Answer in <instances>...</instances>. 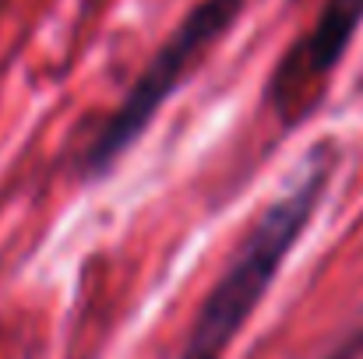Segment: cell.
Masks as SVG:
<instances>
[{
	"instance_id": "1",
	"label": "cell",
	"mask_w": 363,
	"mask_h": 359,
	"mask_svg": "<svg viewBox=\"0 0 363 359\" xmlns=\"http://www.w3.org/2000/svg\"><path fill=\"white\" fill-rule=\"evenodd\" d=\"M332 180V155L325 148H314L296 180L254 219L243 243L237 246L230 268L216 278L212 292L205 296L180 359H223L226 349L237 342L250 314L261 307L264 292L272 289L279 268L293 253V246L307 233V222L314 208L321 205Z\"/></svg>"
},
{
	"instance_id": "2",
	"label": "cell",
	"mask_w": 363,
	"mask_h": 359,
	"mask_svg": "<svg viewBox=\"0 0 363 359\" xmlns=\"http://www.w3.org/2000/svg\"><path fill=\"white\" fill-rule=\"evenodd\" d=\"M240 11L243 0H201L177 25V32L155 50L148 67L127 89L121 106L106 117V123L89 141V148L82 155V173L85 176H103V173L113 169V162L145 134V127L155 120L162 103L177 92V85L198 64V57L240 18Z\"/></svg>"
},
{
	"instance_id": "3",
	"label": "cell",
	"mask_w": 363,
	"mask_h": 359,
	"mask_svg": "<svg viewBox=\"0 0 363 359\" xmlns=\"http://www.w3.org/2000/svg\"><path fill=\"white\" fill-rule=\"evenodd\" d=\"M360 21L363 0H325L314 28L286 53V60L272 74L268 103H275L282 117H289V106L300 96V89H307L335 71V64L342 60L346 46L353 42Z\"/></svg>"
}]
</instances>
